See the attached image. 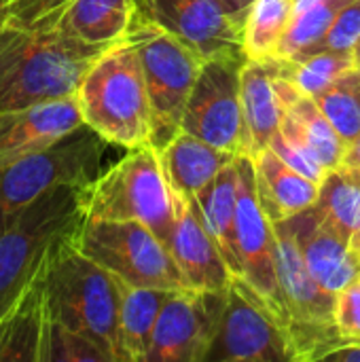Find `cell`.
Segmentation results:
<instances>
[{
  "label": "cell",
  "mask_w": 360,
  "mask_h": 362,
  "mask_svg": "<svg viewBox=\"0 0 360 362\" xmlns=\"http://www.w3.org/2000/svg\"><path fill=\"white\" fill-rule=\"evenodd\" d=\"M104 144L89 125H81L53 146L0 168V231L45 193L91 182L100 174Z\"/></svg>",
  "instance_id": "ba28073f"
},
{
  "label": "cell",
  "mask_w": 360,
  "mask_h": 362,
  "mask_svg": "<svg viewBox=\"0 0 360 362\" xmlns=\"http://www.w3.org/2000/svg\"><path fill=\"white\" fill-rule=\"evenodd\" d=\"M4 25H6V15H4V8H2V4H0V32L4 30Z\"/></svg>",
  "instance_id": "60d3db41"
},
{
  "label": "cell",
  "mask_w": 360,
  "mask_h": 362,
  "mask_svg": "<svg viewBox=\"0 0 360 362\" xmlns=\"http://www.w3.org/2000/svg\"><path fill=\"white\" fill-rule=\"evenodd\" d=\"M112 45H91L68 32H0V110L76 95L87 70Z\"/></svg>",
  "instance_id": "6da1fadb"
},
{
  "label": "cell",
  "mask_w": 360,
  "mask_h": 362,
  "mask_svg": "<svg viewBox=\"0 0 360 362\" xmlns=\"http://www.w3.org/2000/svg\"><path fill=\"white\" fill-rule=\"evenodd\" d=\"M244 62V53L206 57L180 125L182 132H189L231 155H244V119L240 95Z\"/></svg>",
  "instance_id": "8fae6325"
},
{
  "label": "cell",
  "mask_w": 360,
  "mask_h": 362,
  "mask_svg": "<svg viewBox=\"0 0 360 362\" xmlns=\"http://www.w3.org/2000/svg\"><path fill=\"white\" fill-rule=\"evenodd\" d=\"M47 327V308L42 278L25 293V297L0 318V362H40V346Z\"/></svg>",
  "instance_id": "d4e9b609"
},
{
  "label": "cell",
  "mask_w": 360,
  "mask_h": 362,
  "mask_svg": "<svg viewBox=\"0 0 360 362\" xmlns=\"http://www.w3.org/2000/svg\"><path fill=\"white\" fill-rule=\"evenodd\" d=\"M87 218L140 221L168 246L174 229V206L153 144L129 148L123 159L83 187Z\"/></svg>",
  "instance_id": "5b68a950"
},
{
  "label": "cell",
  "mask_w": 360,
  "mask_h": 362,
  "mask_svg": "<svg viewBox=\"0 0 360 362\" xmlns=\"http://www.w3.org/2000/svg\"><path fill=\"white\" fill-rule=\"evenodd\" d=\"M81 125L76 95L0 110V168L53 146Z\"/></svg>",
  "instance_id": "9a60e30c"
},
{
  "label": "cell",
  "mask_w": 360,
  "mask_h": 362,
  "mask_svg": "<svg viewBox=\"0 0 360 362\" xmlns=\"http://www.w3.org/2000/svg\"><path fill=\"white\" fill-rule=\"evenodd\" d=\"M236 159L219 172V176L208 189H204L197 197L187 202L193 214L197 216V221L206 227V231L214 240L233 278H242V263H240L238 240H236V189H238Z\"/></svg>",
  "instance_id": "44dd1931"
},
{
  "label": "cell",
  "mask_w": 360,
  "mask_h": 362,
  "mask_svg": "<svg viewBox=\"0 0 360 362\" xmlns=\"http://www.w3.org/2000/svg\"><path fill=\"white\" fill-rule=\"evenodd\" d=\"M157 151L168 187L185 199L197 197L238 157L182 129Z\"/></svg>",
  "instance_id": "d6986e66"
},
{
  "label": "cell",
  "mask_w": 360,
  "mask_h": 362,
  "mask_svg": "<svg viewBox=\"0 0 360 362\" xmlns=\"http://www.w3.org/2000/svg\"><path fill=\"white\" fill-rule=\"evenodd\" d=\"M119 344L123 362H146L153 331L170 291L134 286L123 280H119Z\"/></svg>",
  "instance_id": "603a6c76"
},
{
  "label": "cell",
  "mask_w": 360,
  "mask_h": 362,
  "mask_svg": "<svg viewBox=\"0 0 360 362\" xmlns=\"http://www.w3.org/2000/svg\"><path fill=\"white\" fill-rule=\"evenodd\" d=\"M252 2H255V0H227V4H229L231 13L236 15V19H238V21H242V25H244L246 13H248V8H250V4H252Z\"/></svg>",
  "instance_id": "74e56055"
},
{
  "label": "cell",
  "mask_w": 360,
  "mask_h": 362,
  "mask_svg": "<svg viewBox=\"0 0 360 362\" xmlns=\"http://www.w3.org/2000/svg\"><path fill=\"white\" fill-rule=\"evenodd\" d=\"M40 362H115L112 356L93 344L89 337L51 320L47 316V327L40 346Z\"/></svg>",
  "instance_id": "4dcf8cb0"
},
{
  "label": "cell",
  "mask_w": 360,
  "mask_h": 362,
  "mask_svg": "<svg viewBox=\"0 0 360 362\" xmlns=\"http://www.w3.org/2000/svg\"><path fill=\"white\" fill-rule=\"evenodd\" d=\"M83 187L64 185L45 193L0 231V318L25 297L51 252L87 218Z\"/></svg>",
  "instance_id": "3957f363"
},
{
  "label": "cell",
  "mask_w": 360,
  "mask_h": 362,
  "mask_svg": "<svg viewBox=\"0 0 360 362\" xmlns=\"http://www.w3.org/2000/svg\"><path fill=\"white\" fill-rule=\"evenodd\" d=\"M335 327L344 341H360V278L337 293L335 301Z\"/></svg>",
  "instance_id": "836d02e7"
},
{
  "label": "cell",
  "mask_w": 360,
  "mask_h": 362,
  "mask_svg": "<svg viewBox=\"0 0 360 362\" xmlns=\"http://www.w3.org/2000/svg\"><path fill=\"white\" fill-rule=\"evenodd\" d=\"M127 36L134 40L151 102L153 146H166L182 125L189 95L206 57L180 36L138 15Z\"/></svg>",
  "instance_id": "8992f818"
},
{
  "label": "cell",
  "mask_w": 360,
  "mask_h": 362,
  "mask_svg": "<svg viewBox=\"0 0 360 362\" xmlns=\"http://www.w3.org/2000/svg\"><path fill=\"white\" fill-rule=\"evenodd\" d=\"M352 55H354V64H356V68H360V38L356 40V45H354V51H352Z\"/></svg>",
  "instance_id": "ab89813d"
},
{
  "label": "cell",
  "mask_w": 360,
  "mask_h": 362,
  "mask_svg": "<svg viewBox=\"0 0 360 362\" xmlns=\"http://www.w3.org/2000/svg\"><path fill=\"white\" fill-rule=\"evenodd\" d=\"M47 316L98 344L123 362L119 344V278L64 240L42 272Z\"/></svg>",
  "instance_id": "7a4b0ae2"
},
{
  "label": "cell",
  "mask_w": 360,
  "mask_h": 362,
  "mask_svg": "<svg viewBox=\"0 0 360 362\" xmlns=\"http://www.w3.org/2000/svg\"><path fill=\"white\" fill-rule=\"evenodd\" d=\"M274 85H276L282 108L297 121L299 129L303 132V136L312 144L320 163L327 170L339 168L344 163L348 144L337 134V129L331 125V121L320 110L316 100L310 93H306L295 81L280 74V68L274 76Z\"/></svg>",
  "instance_id": "7402d4cb"
},
{
  "label": "cell",
  "mask_w": 360,
  "mask_h": 362,
  "mask_svg": "<svg viewBox=\"0 0 360 362\" xmlns=\"http://www.w3.org/2000/svg\"><path fill=\"white\" fill-rule=\"evenodd\" d=\"M280 74L295 81L312 98L325 91L342 74L356 68L352 53L339 51H318L299 59H278Z\"/></svg>",
  "instance_id": "f546056e"
},
{
  "label": "cell",
  "mask_w": 360,
  "mask_h": 362,
  "mask_svg": "<svg viewBox=\"0 0 360 362\" xmlns=\"http://www.w3.org/2000/svg\"><path fill=\"white\" fill-rule=\"evenodd\" d=\"M354 0H318L301 13H295L291 25L280 42L276 59H299L312 55L337 15Z\"/></svg>",
  "instance_id": "83f0119b"
},
{
  "label": "cell",
  "mask_w": 360,
  "mask_h": 362,
  "mask_svg": "<svg viewBox=\"0 0 360 362\" xmlns=\"http://www.w3.org/2000/svg\"><path fill=\"white\" fill-rule=\"evenodd\" d=\"M76 100L85 125L108 144L138 148L153 144L151 102L138 49L125 34L87 70Z\"/></svg>",
  "instance_id": "277c9868"
},
{
  "label": "cell",
  "mask_w": 360,
  "mask_h": 362,
  "mask_svg": "<svg viewBox=\"0 0 360 362\" xmlns=\"http://www.w3.org/2000/svg\"><path fill=\"white\" fill-rule=\"evenodd\" d=\"M138 15L191 42L204 57L242 51V21L227 0H134Z\"/></svg>",
  "instance_id": "5bb4252c"
},
{
  "label": "cell",
  "mask_w": 360,
  "mask_h": 362,
  "mask_svg": "<svg viewBox=\"0 0 360 362\" xmlns=\"http://www.w3.org/2000/svg\"><path fill=\"white\" fill-rule=\"evenodd\" d=\"M170 193L174 206V229L168 250L172 252L187 286L197 291H227L233 274L223 261L214 240L197 221L189 202L172 189Z\"/></svg>",
  "instance_id": "2e32d148"
},
{
  "label": "cell",
  "mask_w": 360,
  "mask_h": 362,
  "mask_svg": "<svg viewBox=\"0 0 360 362\" xmlns=\"http://www.w3.org/2000/svg\"><path fill=\"white\" fill-rule=\"evenodd\" d=\"M74 246L127 284L189 288L168 246L140 221L85 218L74 233Z\"/></svg>",
  "instance_id": "9c48e42d"
},
{
  "label": "cell",
  "mask_w": 360,
  "mask_h": 362,
  "mask_svg": "<svg viewBox=\"0 0 360 362\" xmlns=\"http://www.w3.org/2000/svg\"><path fill=\"white\" fill-rule=\"evenodd\" d=\"M274 231L278 278L291 314L293 362L323 361L325 354L348 344L335 327L337 295L327 291L310 272L289 218L276 221Z\"/></svg>",
  "instance_id": "52a82bcc"
},
{
  "label": "cell",
  "mask_w": 360,
  "mask_h": 362,
  "mask_svg": "<svg viewBox=\"0 0 360 362\" xmlns=\"http://www.w3.org/2000/svg\"><path fill=\"white\" fill-rule=\"evenodd\" d=\"M278 59H246L242 66V119H244V155L257 157L265 151L280 129L282 104L274 85Z\"/></svg>",
  "instance_id": "ac0fdd59"
},
{
  "label": "cell",
  "mask_w": 360,
  "mask_h": 362,
  "mask_svg": "<svg viewBox=\"0 0 360 362\" xmlns=\"http://www.w3.org/2000/svg\"><path fill=\"white\" fill-rule=\"evenodd\" d=\"M238 189H236V240L242 263V278L263 297L291 344V314L282 295L278 263H276V231L274 221L263 210L257 195L255 161L248 155H238Z\"/></svg>",
  "instance_id": "30bf717a"
},
{
  "label": "cell",
  "mask_w": 360,
  "mask_h": 362,
  "mask_svg": "<svg viewBox=\"0 0 360 362\" xmlns=\"http://www.w3.org/2000/svg\"><path fill=\"white\" fill-rule=\"evenodd\" d=\"M310 272L331 293L344 291L360 278V250L352 242L320 225L310 210L289 218Z\"/></svg>",
  "instance_id": "e0dca14e"
},
{
  "label": "cell",
  "mask_w": 360,
  "mask_h": 362,
  "mask_svg": "<svg viewBox=\"0 0 360 362\" xmlns=\"http://www.w3.org/2000/svg\"><path fill=\"white\" fill-rule=\"evenodd\" d=\"M252 161L259 202L274 223L291 218L316 204L320 185L289 165L274 148L267 146Z\"/></svg>",
  "instance_id": "ffe728a7"
},
{
  "label": "cell",
  "mask_w": 360,
  "mask_h": 362,
  "mask_svg": "<svg viewBox=\"0 0 360 362\" xmlns=\"http://www.w3.org/2000/svg\"><path fill=\"white\" fill-rule=\"evenodd\" d=\"M70 0H0L6 25L19 30L57 28Z\"/></svg>",
  "instance_id": "1f68e13d"
},
{
  "label": "cell",
  "mask_w": 360,
  "mask_h": 362,
  "mask_svg": "<svg viewBox=\"0 0 360 362\" xmlns=\"http://www.w3.org/2000/svg\"><path fill=\"white\" fill-rule=\"evenodd\" d=\"M293 17V0H255L246 13L242 32V51L246 59H276Z\"/></svg>",
  "instance_id": "4316f807"
},
{
  "label": "cell",
  "mask_w": 360,
  "mask_h": 362,
  "mask_svg": "<svg viewBox=\"0 0 360 362\" xmlns=\"http://www.w3.org/2000/svg\"><path fill=\"white\" fill-rule=\"evenodd\" d=\"M323 361L327 362H360V341L356 344H346L339 346L335 350H331L329 354H325Z\"/></svg>",
  "instance_id": "d590c367"
},
{
  "label": "cell",
  "mask_w": 360,
  "mask_h": 362,
  "mask_svg": "<svg viewBox=\"0 0 360 362\" xmlns=\"http://www.w3.org/2000/svg\"><path fill=\"white\" fill-rule=\"evenodd\" d=\"M206 362H293L286 331L244 278H233L227 288L221 327Z\"/></svg>",
  "instance_id": "7c38bea8"
},
{
  "label": "cell",
  "mask_w": 360,
  "mask_h": 362,
  "mask_svg": "<svg viewBox=\"0 0 360 362\" xmlns=\"http://www.w3.org/2000/svg\"><path fill=\"white\" fill-rule=\"evenodd\" d=\"M225 303L227 291H170L153 331L146 362H206Z\"/></svg>",
  "instance_id": "4fadbf2b"
},
{
  "label": "cell",
  "mask_w": 360,
  "mask_h": 362,
  "mask_svg": "<svg viewBox=\"0 0 360 362\" xmlns=\"http://www.w3.org/2000/svg\"><path fill=\"white\" fill-rule=\"evenodd\" d=\"M342 165H346V168H350V170H354V172H359L360 174V136L348 146Z\"/></svg>",
  "instance_id": "8d00e7d4"
},
{
  "label": "cell",
  "mask_w": 360,
  "mask_h": 362,
  "mask_svg": "<svg viewBox=\"0 0 360 362\" xmlns=\"http://www.w3.org/2000/svg\"><path fill=\"white\" fill-rule=\"evenodd\" d=\"M136 17L134 0H70L57 28L91 45H115Z\"/></svg>",
  "instance_id": "cb8c5ba5"
},
{
  "label": "cell",
  "mask_w": 360,
  "mask_h": 362,
  "mask_svg": "<svg viewBox=\"0 0 360 362\" xmlns=\"http://www.w3.org/2000/svg\"><path fill=\"white\" fill-rule=\"evenodd\" d=\"M314 100L350 146L360 136V68L342 74Z\"/></svg>",
  "instance_id": "f1b7e54d"
},
{
  "label": "cell",
  "mask_w": 360,
  "mask_h": 362,
  "mask_svg": "<svg viewBox=\"0 0 360 362\" xmlns=\"http://www.w3.org/2000/svg\"><path fill=\"white\" fill-rule=\"evenodd\" d=\"M314 2H318V0H293V4H295V13L306 11V8H308V6H312Z\"/></svg>",
  "instance_id": "f35d334b"
},
{
  "label": "cell",
  "mask_w": 360,
  "mask_h": 362,
  "mask_svg": "<svg viewBox=\"0 0 360 362\" xmlns=\"http://www.w3.org/2000/svg\"><path fill=\"white\" fill-rule=\"evenodd\" d=\"M269 148H274L289 165H293L295 170H299L303 176H308V178L314 180L316 185H320V182L325 180L327 172H329L318 159H314L312 155H308L306 151H301L297 144L289 142V140L282 136L280 129L274 134V138H272V142H269Z\"/></svg>",
  "instance_id": "e575fe53"
},
{
  "label": "cell",
  "mask_w": 360,
  "mask_h": 362,
  "mask_svg": "<svg viewBox=\"0 0 360 362\" xmlns=\"http://www.w3.org/2000/svg\"><path fill=\"white\" fill-rule=\"evenodd\" d=\"M360 38V0L350 2L333 21L331 30L318 45V51H339V53H352L354 45Z\"/></svg>",
  "instance_id": "d6a6232c"
},
{
  "label": "cell",
  "mask_w": 360,
  "mask_h": 362,
  "mask_svg": "<svg viewBox=\"0 0 360 362\" xmlns=\"http://www.w3.org/2000/svg\"><path fill=\"white\" fill-rule=\"evenodd\" d=\"M308 210L320 225L354 244L360 238L359 172L346 165L329 170L325 180L320 182L316 204Z\"/></svg>",
  "instance_id": "484cf974"
}]
</instances>
